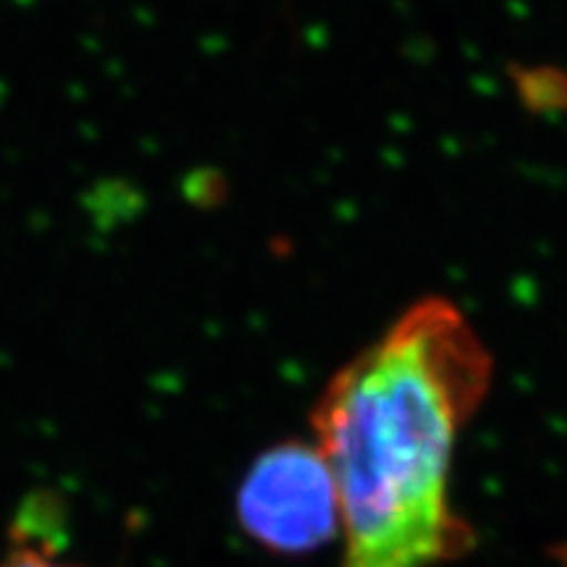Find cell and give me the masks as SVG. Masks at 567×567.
Wrapping results in <instances>:
<instances>
[{
  "mask_svg": "<svg viewBox=\"0 0 567 567\" xmlns=\"http://www.w3.org/2000/svg\"><path fill=\"white\" fill-rule=\"evenodd\" d=\"M492 371L463 310L425 297L329 381L313 431L337 484L342 567H434L471 547L452 460Z\"/></svg>",
  "mask_w": 567,
  "mask_h": 567,
  "instance_id": "cell-1",
  "label": "cell"
},
{
  "mask_svg": "<svg viewBox=\"0 0 567 567\" xmlns=\"http://www.w3.org/2000/svg\"><path fill=\"white\" fill-rule=\"evenodd\" d=\"M0 567H76L69 563H59L48 551L34 547H13L9 555L0 559Z\"/></svg>",
  "mask_w": 567,
  "mask_h": 567,
  "instance_id": "cell-3",
  "label": "cell"
},
{
  "mask_svg": "<svg viewBox=\"0 0 567 567\" xmlns=\"http://www.w3.org/2000/svg\"><path fill=\"white\" fill-rule=\"evenodd\" d=\"M237 517L271 551L326 547L339 534V496L318 444L284 442L255 460L237 492Z\"/></svg>",
  "mask_w": 567,
  "mask_h": 567,
  "instance_id": "cell-2",
  "label": "cell"
}]
</instances>
